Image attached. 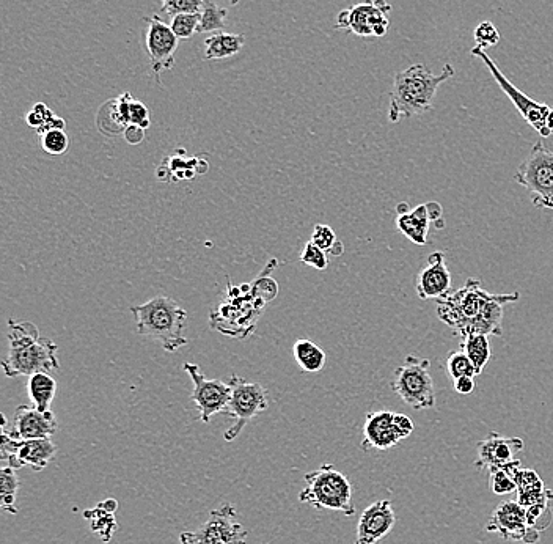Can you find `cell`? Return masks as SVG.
Segmentation results:
<instances>
[{"label": "cell", "mask_w": 553, "mask_h": 544, "mask_svg": "<svg viewBox=\"0 0 553 544\" xmlns=\"http://www.w3.org/2000/svg\"><path fill=\"white\" fill-rule=\"evenodd\" d=\"M99 504L103 505V507L106 508L107 511H110V513H117V508H118L117 500L106 499V500H103V502H99Z\"/></svg>", "instance_id": "45"}, {"label": "cell", "mask_w": 553, "mask_h": 544, "mask_svg": "<svg viewBox=\"0 0 553 544\" xmlns=\"http://www.w3.org/2000/svg\"><path fill=\"white\" fill-rule=\"evenodd\" d=\"M27 392H29L32 406H35L38 411L49 412L55 394H57V381L52 378L51 373H35V375L29 376Z\"/></svg>", "instance_id": "24"}, {"label": "cell", "mask_w": 553, "mask_h": 544, "mask_svg": "<svg viewBox=\"0 0 553 544\" xmlns=\"http://www.w3.org/2000/svg\"><path fill=\"white\" fill-rule=\"evenodd\" d=\"M131 312L136 318L139 335L158 340L165 351L175 353L187 345L184 332L189 313L169 296H156L142 306L132 307Z\"/></svg>", "instance_id": "4"}, {"label": "cell", "mask_w": 553, "mask_h": 544, "mask_svg": "<svg viewBox=\"0 0 553 544\" xmlns=\"http://www.w3.org/2000/svg\"><path fill=\"white\" fill-rule=\"evenodd\" d=\"M249 532L238 519L236 508L222 505L209 513L205 524L194 532H183L181 544H247Z\"/></svg>", "instance_id": "10"}, {"label": "cell", "mask_w": 553, "mask_h": 544, "mask_svg": "<svg viewBox=\"0 0 553 544\" xmlns=\"http://www.w3.org/2000/svg\"><path fill=\"white\" fill-rule=\"evenodd\" d=\"M516 483L517 502L524 508L538 504L550 491V489L544 486L543 480L539 478V475L533 469L521 467L519 472H517Z\"/></svg>", "instance_id": "22"}, {"label": "cell", "mask_w": 553, "mask_h": 544, "mask_svg": "<svg viewBox=\"0 0 553 544\" xmlns=\"http://www.w3.org/2000/svg\"><path fill=\"white\" fill-rule=\"evenodd\" d=\"M429 367L431 362L428 359L409 354L404 359V364L393 373V392L415 411L436 406V387Z\"/></svg>", "instance_id": "6"}, {"label": "cell", "mask_w": 553, "mask_h": 544, "mask_svg": "<svg viewBox=\"0 0 553 544\" xmlns=\"http://www.w3.org/2000/svg\"><path fill=\"white\" fill-rule=\"evenodd\" d=\"M395 427L398 434H400L401 441L409 438L414 433V422H412L411 417L398 414V412H395Z\"/></svg>", "instance_id": "41"}, {"label": "cell", "mask_w": 553, "mask_h": 544, "mask_svg": "<svg viewBox=\"0 0 553 544\" xmlns=\"http://www.w3.org/2000/svg\"><path fill=\"white\" fill-rule=\"evenodd\" d=\"M527 510L528 526L543 532L550 526L553 519V491H549L538 504L525 508Z\"/></svg>", "instance_id": "31"}, {"label": "cell", "mask_w": 553, "mask_h": 544, "mask_svg": "<svg viewBox=\"0 0 553 544\" xmlns=\"http://www.w3.org/2000/svg\"><path fill=\"white\" fill-rule=\"evenodd\" d=\"M461 350L469 357L473 367L477 370V375H481L484 367L491 361V343H489V335H469L466 339L461 340Z\"/></svg>", "instance_id": "26"}, {"label": "cell", "mask_w": 553, "mask_h": 544, "mask_svg": "<svg viewBox=\"0 0 553 544\" xmlns=\"http://www.w3.org/2000/svg\"><path fill=\"white\" fill-rule=\"evenodd\" d=\"M447 372L453 381L462 378V376H473V378L478 376L477 370H475L469 357H467V354L462 350L451 351V353L448 354Z\"/></svg>", "instance_id": "34"}, {"label": "cell", "mask_w": 553, "mask_h": 544, "mask_svg": "<svg viewBox=\"0 0 553 544\" xmlns=\"http://www.w3.org/2000/svg\"><path fill=\"white\" fill-rule=\"evenodd\" d=\"M521 467V461L514 460L511 463L505 464V466L489 469V488H491L492 493L505 496V494L516 491L517 472H519Z\"/></svg>", "instance_id": "27"}, {"label": "cell", "mask_w": 553, "mask_h": 544, "mask_svg": "<svg viewBox=\"0 0 553 544\" xmlns=\"http://www.w3.org/2000/svg\"><path fill=\"white\" fill-rule=\"evenodd\" d=\"M301 261L304 265L318 269V271H326L329 268V255L312 241H308L302 249Z\"/></svg>", "instance_id": "37"}, {"label": "cell", "mask_w": 553, "mask_h": 544, "mask_svg": "<svg viewBox=\"0 0 553 544\" xmlns=\"http://www.w3.org/2000/svg\"><path fill=\"white\" fill-rule=\"evenodd\" d=\"M8 378L52 373L60 368L59 346L41 337L40 329L30 321H8V354L2 362Z\"/></svg>", "instance_id": "2"}, {"label": "cell", "mask_w": 553, "mask_h": 544, "mask_svg": "<svg viewBox=\"0 0 553 544\" xmlns=\"http://www.w3.org/2000/svg\"><path fill=\"white\" fill-rule=\"evenodd\" d=\"M514 181L530 192L536 208L553 211V151L541 140L517 169Z\"/></svg>", "instance_id": "7"}, {"label": "cell", "mask_w": 553, "mask_h": 544, "mask_svg": "<svg viewBox=\"0 0 553 544\" xmlns=\"http://www.w3.org/2000/svg\"><path fill=\"white\" fill-rule=\"evenodd\" d=\"M390 13L392 5L387 0H363L341 10L335 27L348 30L357 37H384L390 27Z\"/></svg>", "instance_id": "11"}, {"label": "cell", "mask_w": 553, "mask_h": 544, "mask_svg": "<svg viewBox=\"0 0 553 544\" xmlns=\"http://www.w3.org/2000/svg\"><path fill=\"white\" fill-rule=\"evenodd\" d=\"M429 224H431V216H429L428 203L415 206L411 211L409 208L403 210V206H400V214L396 217V227L407 239H411L412 243L417 246H426Z\"/></svg>", "instance_id": "21"}, {"label": "cell", "mask_w": 553, "mask_h": 544, "mask_svg": "<svg viewBox=\"0 0 553 544\" xmlns=\"http://www.w3.org/2000/svg\"><path fill=\"white\" fill-rule=\"evenodd\" d=\"M18 491L19 478L16 469L10 466L4 467L0 471V507L11 515L18 513V507H16Z\"/></svg>", "instance_id": "28"}, {"label": "cell", "mask_w": 553, "mask_h": 544, "mask_svg": "<svg viewBox=\"0 0 553 544\" xmlns=\"http://www.w3.org/2000/svg\"><path fill=\"white\" fill-rule=\"evenodd\" d=\"M241 0H230L231 5H238Z\"/></svg>", "instance_id": "47"}, {"label": "cell", "mask_w": 553, "mask_h": 544, "mask_svg": "<svg viewBox=\"0 0 553 544\" xmlns=\"http://www.w3.org/2000/svg\"><path fill=\"white\" fill-rule=\"evenodd\" d=\"M173 34L178 37V40H189L198 34V27H200V13H183V15H176L172 18Z\"/></svg>", "instance_id": "33"}, {"label": "cell", "mask_w": 553, "mask_h": 544, "mask_svg": "<svg viewBox=\"0 0 553 544\" xmlns=\"http://www.w3.org/2000/svg\"><path fill=\"white\" fill-rule=\"evenodd\" d=\"M401 438L395 427V412L373 411L367 414L363 425V450H390L400 444Z\"/></svg>", "instance_id": "19"}, {"label": "cell", "mask_w": 553, "mask_h": 544, "mask_svg": "<svg viewBox=\"0 0 553 544\" xmlns=\"http://www.w3.org/2000/svg\"><path fill=\"white\" fill-rule=\"evenodd\" d=\"M488 532L497 533L506 541L539 543V530L528 526L527 510L517 500H505L495 508L488 522Z\"/></svg>", "instance_id": "15"}, {"label": "cell", "mask_w": 553, "mask_h": 544, "mask_svg": "<svg viewBox=\"0 0 553 544\" xmlns=\"http://www.w3.org/2000/svg\"><path fill=\"white\" fill-rule=\"evenodd\" d=\"M147 23V43L148 57H150L151 73L161 84V73L173 70L175 67V52L178 49V37L173 34L172 27L159 18L158 15L145 18Z\"/></svg>", "instance_id": "14"}, {"label": "cell", "mask_w": 553, "mask_h": 544, "mask_svg": "<svg viewBox=\"0 0 553 544\" xmlns=\"http://www.w3.org/2000/svg\"><path fill=\"white\" fill-rule=\"evenodd\" d=\"M205 2L206 0H161L164 12L172 18L183 13H200Z\"/></svg>", "instance_id": "38"}, {"label": "cell", "mask_w": 553, "mask_h": 544, "mask_svg": "<svg viewBox=\"0 0 553 544\" xmlns=\"http://www.w3.org/2000/svg\"><path fill=\"white\" fill-rule=\"evenodd\" d=\"M40 142L43 150L52 156L63 155L70 147V139H68L65 129H52L48 133L41 134Z\"/></svg>", "instance_id": "35"}, {"label": "cell", "mask_w": 553, "mask_h": 544, "mask_svg": "<svg viewBox=\"0 0 553 544\" xmlns=\"http://www.w3.org/2000/svg\"><path fill=\"white\" fill-rule=\"evenodd\" d=\"M184 372L194 383L192 401L198 409V419L203 423L211 422L216 414L227 411L230 403V384L222 383L219 379H208L202 368L195 364H184Z\"/></svg>", "instance_id": "12"}, {"label": "cell", "mask_w": 553, "mask_h": 544, "mask_svg": "<svg viewBox=\"0 0 553 544\" xmlns=\"http://www.w3.org/2000/svg\"><path fill=\"white\" fill-rule=\"evenodd\" d=\"M0 452H2V460L16 471L21 467L29 466L32 471L41 472L57 455V445L51 441V438L18 441L2 431Z\"/></svg>", "instance_id": "13"}, {"label": "cell", "mask_w": 553, "mask_h": 544, "mask_svg": "<svg viewBox=\"0 0 553 544\" xmlns=\"http://www.w3.org/2000/svg\"><path fill=\"white\" fill-rule=\"evenodd\" d=\"M395 510L390 500H376L365 508L357 524V537L354 544H379L389 537L395 527Z\"/></svg>", "instance_id": "17"}, {"label": "cell", "mask_w": 553, "mask_h": 544, "mask_svg": "<svg viewBox=\"0 0 553 544\" xmlns=\"http://www.w3.org/2000/svg\"><path fill=\"white\" fill-rule=\"evenodd\" d=\"M246 45V37L241 34L216 32L205 40V60H224L236 56Z\"/></svg>", "instance_id": "23"}, {"label": "cell", "mask_w": 553, "mask_h": 544, "mask_svg": "<svg viewBox=\"0 0 553 544\" xmlns=\"http://www.w3.org/2000/svg\"><path fill=\"white\" fill-rule=\"evenodd\" d=\"M305 485L299 493L302 504L312 505L316 510L340 511L346 516L356 513L351 482L334 464H323L315 471L308 472Z\"/></svg>", "instance_id": "5"}, {"label": "cell", "mask_w": 553, "mask_h": 544, "mask_svg": "<svg viewBox=\"0 0 553 544\" xmlns=\"http://www.w3.org/2000/svg\"><path fill=\"white\" fill-rule=\"evenodd\" d=\"M312 243H315L319 249H323L327 254L334 255V257H340L343 254V243L338 241L337 235H335L332 227L326 224H316L313 228Z\"/></svg>", "instance_id": "32"}, {"label": "cell", "mask_w": 553, "mask_h": 544, "mask_svg": "<svg viewBox=\"0 0 553 544\" xmlns=\"http://www.w3.org/2000/svg\"><path fill=\"white\" fill-rule=\"evenodd\" d=\"M453 387H455L458 394H472L473 390H475V379H473V376H462V378L453 381Z\"/></svg>", "instance_id": "42"}, {"label": "cell", "mask_w": 553, "mask_h": 544, "mask_svg": "<svg viewBox=\"0 0 553 544\" xmlns=\"http://www.w3.org/2000/svg\"><path fill=\"white\" fill-rule=\"evenodd\" d=\"M129 123L140 126L143 129L150 128V111H148V107L142 101L132 98L131 106H129Z\"/></svg>", "instance_id": "40"}, {"label": "cell", "mask_w": 553, "mask_h": 544, "mask_svg": "<svg viewBox=\"0 0 553 544\" xmlns=\"http://www.w3.org/2000/svg\"><path fill=\"white\" fill-rule=\"evenodd\" d=\"M228 384L231 387V397L225 412L235 423L225 431L224 439L231 442L238 438L247 423L269 408V397L261 384L247 383L246 379L236 375L231 376Z\"/></svg>", "instance_id": "9"}, {"label": "cell", "mask_w": 553, "mask_h": 544, "mask_svg": "<svg viewBox=\"0 0 553 544\" xmlns=\"http://www.w3.org/2000/svg\"><path fill=\"white\" fill-rule=\"evenodd\" d=\"M54 112L44 103H37L26 114V123L30 128L40 129L54 117Z\"/></svg>", "instance_id": "39"}, {"label": "cell", "mask_w": 553, "mask_h": 544, "mask_svg": "<svg viewBox=\"0 0 553 544\" xmlns=\"http://www.w3.org/2000/svg\"><path fill=\"white\" fill-rule=\"evenodd\" d=\"M123 134H125L126 142L131 145H139L145 139V129L137 125H129Z\"/></svg>", "instance_id": "43"}, {"label": "cell", "mask_w": 553, "mask_h": 544, "mask_svg": "<svg viewBox=\"0 0 553 544\" xmlns=\"http://www.w3.org/2000/svg\"><path fill=\"white\" fill-rule=\"evenodd\" d=\"M418 299H440L451 291V272L447 266L444 252H433L429 255L426 265L420 269L415 282Z\"/></svg>", "instance_id": "18"}, {"label": "cell", "mask_w": 553, "mask_h": 544, "mask_svg": "<svg viewBox=\"0 0 553 544\" xmlns=\"http://www.w3.org/2000/svg\"><path fill=\"white\" fill-rule=\"evenodd\" d=\"M228 10L214 4L213 0H206L200 12V27L198 34H208V32H222L227 26Z\"/></svg>", "instance_id": "30"}, {"label": "cell", "mask_w": 553, "mask_h": 544, "mask_svg": "<svg viewBox=\"0 0 553 544\" xmlns=\"http://www.w3.org/2000/svg\"><path fill=\"white\" fill-rule=\"evenodd\" d=\"M455 73L451 63H447L440 74L431 73L422 63L398 71L389 95L390 122L398 123L401 118L415 117L431 111L440 85L453 78Z\"/></svg>", "instance_id": "3"}, {"label": "cell", "mask_w": 553, "mask_h": 544, "mask_svg": "<svg viewBox=\"0 0 553 544\" xmlns=\"http://www.w3.org/2000/svg\"><path fill=\"white\" fill-rule=\"evenodd\" d=\"M521 299V293L492 295L481 287V280L469 279L459 290L437 299V317L453 329L459 339L472 334H503V307Z\"/></svg>", "instance_id": "1"}, {"label": "cell", "mask_w": 553, "mask_h": 544, "mask_svg": "<svg viewBox=\"0 0 553 544\" xmlns=\"http://www.w3.org/2000/svg\"><path fill=\"white\" fill-rule=\"evenodd\" d=\"M524 450V441L521 438H506L499 433L489 434L478 444V458L475 466L478 469H492V467L505 466L511 461L517 460V453Z\"/></svg>", "instance_id": "20"}, {"label": "cell", "mask_w": 553, "mask_h": 544, "mask_svg": "<svg viewBox=\"0 0 553 544\" xmlns=\"http://www.w3.org/2000/svg\"><path fill=\"white\" fill-rule=\"evenodd\" d=\"M66 123L63 118L57 117V115H54V117L49 120L46 125L43 126V128L38 129L37 133L38 136H41V134L48 133V131H52V129H65Z\"/></svg>", "instance_id": "44"}, {"label": "cell", "mask_w": 553, "mask_h": 544, "mask_svg": "<svg viewBox=\"0 0 553 544\" xmlns=\"http://www.w3.org/2000/svg\"><path fill=\"white\" fill-rule=\"evenodd\" d=\"M508 544H541V543H525V541H510Z\"/></svg>", "instance_id": "46"}, {"label": "cell", "mask_w": 553, "mask_h": 544, "mask_svg": "<svg viewBox=\"0 0 553 544\" xmlns=\"http://www.w3.org/2000/svg\"><path fill=\"white\" fill-rule=\"evenodd\" d=\"M470 54L480 59L488 67L489 73L492 74L495 82L499 84L502 92L510 98L511 103L516 106L519 114L524 117L528 125L535 129L536 133L541 134L543 137L553 136V107L538 103V101L532 100L530 96L525 95L524 92L517 89L516 85L500 71L497 63L486 54V51H481L480 48L475 46L470 51Z\"/></svg>", "instance_id": "8"}, {"label": "cell", "mask_w": 553, "mask_h": 544, "mask_svg": "<svg viewBox=\"0 0 553 544\" xmlns=\"http://www.w3.org/2000/svg\"><path fill=\"white\" fill-rule=\"evenodd\" d=\"M84 518L92 522L93 532L106 543H109L114 537V533L117 532L115 513H110L101 504L96 505L92 510L84 511Z\"/></svg>", "instance_id": "29"}, {"label": "cell", "mask_w": 553, "mask_h": 544, "mask_svg": "<svg viewBox=\"0 0 553 544\" xmlns=\"http://www.w3.org/2000/svg\"><path fill=\"white\" fill-rule=\"evenodd\" d=\"M473 38H475L477 48H480L481 51H486V49H491L494 48V46L499 45V29H497L491 21H483V23H480L477 27H475Z\"/></svg>", "instance_id": "36"}, {"label": "cell", "mask_w": 553, "mask_h": 544, "mask_svg": "<svg viewBox=\"0 0 553 544\" xmlns=\"http://www.w3.org/2000/svg\"><path fill=\"white\" fill-rule=\"evenodd\" d=\"M57 428H59V423L52 411L41 412L35 406H19L11 425H8L5 416L4 423H2V431L18 441L49 439L57 431Z\"/></svg>", "instance_id": "16"}, {"label": "cell", "mask_w": 553, "mask_h": 544, "mask_svg": "<svg viewBox=\"0 0 553 544\" xmlns=\"http://www.w3.org/2000/svg\"><path fill=\"white\" fill-rule=\"evenodd\" d=\"M293 356L302 372L319 373L326 367V353L321 346L310 342V340H297L293 346Z\"/></svg>", "instance_id": "25"}]
</instances>
